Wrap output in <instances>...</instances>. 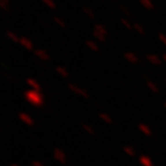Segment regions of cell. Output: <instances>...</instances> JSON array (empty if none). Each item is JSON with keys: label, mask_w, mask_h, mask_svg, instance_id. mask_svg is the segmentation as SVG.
<instances>
[{"label": "cell", "mask_w": 166, "mask_h": 166, "mask_svg": "<svg viewBox=\"0 0 166 166\" xmlns=\"http://www.w3.org/2000/svg\"><path fill=\"white\" fill-rule=\"evenodd\" d=\"M24 98L34 107H42L44 104V96L42 95L41 91L34 90V89L27 90L24 92Z\"/></svg>", "instance_id": "cell-1"}, {"label": "cell", "mask_w": 166, "mask_h": 166, "mask_svg": "<svg viewBox=\"0 0 166 166\" xmlns=\"http://www.w3.org/2000/svg\"><path fill=\"white\" fill-rule=\"evenodd\" d=\"M54 158L59 163H61V164H65L66 163V155H65L63 150H61L58 147L54 148Z\"/></svg>", "instance_id": "cell-2"}, {"label": "cell", "mask_w": 166, "mask_h": 166, "mask_svg": "<svg viewBox=\"0 0 166 166\" xmlns=\"http://www.w3.org/2000/svg\"><path fill=\"white\" fill-rule=\"evenodd\" d=\"M68 88L70 89L71 91H73L74 93H76V94H78V95H81L82 97H84V98H89V94L86 92V91L84 90V89H81V88H79L78 86H76L74 83H71V82H69L68 83Z\"/></svg>", "instance_id": "cell-3"}, {"label": "cell", "mask_w": 166, "mask_h": 166, "mask_svg": "<svg viewBox=\"0 0 166 166\" xmlns=\"http://www.w3.org/2000/svg\"><path fill=\"white\" fill-rule=\"evenodd\" d=\"M18 117H19V119H20L21 121L23 122V123L26 124V125H28V126H33L34 125L33 119H32L31 117H30L29 115L27 114V113H23V112L19 113Z\"/></svg>", "instance_id": "cell-4"}, {"label": "cell", "mask_w": 166, "mask_h": 166, "mask_svg": "<svg viewBox=\"0 0 166 166\" xmlns=\"http://www.w3.org/2000/svg\"><path fill=\"white\" fill-rule=\"evenodd\" d=\"M34 54L37 56L38 58H40L41 60H44V61H47L50 59V56L49 54L46 53V51L43 49H36L34 50Z\"/></svg>", "instance_id": "cell-5"}, {"label": "cell", "mask_w": 166, "mask_h": 166, "mask_svg": "<svg viewBox=\"0 0 166 166\" xmlns=\"http://www.w3.org/2000/svg\"><path fill=\"white\" fill-rule=\"evenodd\" d=\"M139 162L142 166H153V162H152L151 158L145 154H142L139 157Z\"/></svg>", "instance_id": "cell-6"}, {"label": "cell", "mask_w": 166, "mask_h": 166, "mask_svg": "<svg viewBox=\"0 0 166 166\" xmlns=\"http://www.w3.org/2000/svg\"><path fill=\"white\" fill-rule=\"evenodd\" d=\"M19 43H20L24 48H26L27 50L33 49V44H32V42L30 41V39H28L27 37H20Z\"/></svg>", "instance_id": "cell-7"}, {"label": "cell", "mask_w": 166, "mask_h": 166, "mask_svg": "<svg viewBox=\"0 0 166 166\" xmlns=\"http://www.w3.org/2000/svg\"><path fill=\"white\" fill-rule=\"evenodd\" d=\"M138 129L143 133L146 136H151L152 135V130L150 129V127L145 123H139L138 124Z\"/></svg>", "instance_id": "cell-8"}, {"label": "cell", "mask_w": 166, "mask_h": 166, "mask_svg": "<svg viewBox=\"0 0 166 166\" xmlns=\"http://www.w3.org/2000/svg\"><path fill=\"white\" fill-rule=\"evenodd\" d=\"M146 58H147V60L149 61V62H151L153 65H160L161 64V59L159 56L155 55V54H148V55H146Z\"/></svg>", "instance_id": "cell-9"}, {"label": "cell", "mask_w": 166, "mask_h": 166, "mask_svg": "<svg viewBox=\"0 0 166 166\" xmlns=\"http://www.w3.org/2000/svg\"><path fill=\"white\" fill-rule=\"evenodd\" d=\"M124 57L126 58V60L129 61L130 63H137L139 61L136 54L132 53V52H125V53H124Z\"/></svg>", "instance_id": "cell-10"}, {"label": "cell", "mask_w": 166, "mask_h": 166, "mask_svg": "<svg viewBox=\"0 0 166 166\" xmlns=\"http://www.w3.org/2000/svg\"><path fill=\"white\" fill-rule=\"evenodd\" d=\"M26 83H27L29 86H31L32 89H34V90H38V91L41 90V87L40 85H39V83L37 82L35 79H33V78H27V79H26Z\"/></svg>", "instance_id": "cell-11"}, {"label": "cell", "mask_w": 166, "mask_h": 166, "mask_svg": "<svg viewBox=\"0 0 166 166\" xmlns=\"http://www.w3.org/2000/svg\"><path fill=\"white\" fill-rule=\"evenodd\" d=\"M93 30H95V31L99 32V33L103 34V35H105V36H106V34H107V30H106V28L104 27V25H102V24H99V23L95 24L94 27H93Z\"/></svg>", "instance_id": "cell-12"}, {"label": "cell", "mask_w": 166, "mask_h": 166, "mask_svg": "<svg viewBox=\"0 0 166 166\" xmlns=\"http://www.w3.org/2000/svg\"><path fill=\"white\" fill-rule=\"evenodd\" d=\"M146 83H147V86L149 87V89L152 91L153 93H156V94H158L159 93V89L158 87L156 86V84H155L154 82H152L151 80L147 79V81H146Z\"/></svg>", "instance_id": "cell-13"}, {"label": "cell", "mask_w": 166, "mask_h": 166, "mask_svg": "<svg viewBox=\"0 0 166 166\" xmlns=\"http://www.w3.org/2000/svg\"><path fill=\"white\" fill-rule=\"evenodd\" d=\"M123 150L125 151L126 154H128L131 157H134L135 155H136V152H135L134 148H133L132 146H127V145L123 146Z\"/></svg>", "instance_id": "cell-14"}, {"label": "cell", "mask_w": 166, "mask_h": 166, "mask_svg": "<svg viewBox=\"0 0 166 166\" xmlns=\"http://www.w3.org/2000/svg\"><path fill=\"white\" fill-rule=\"evenodd\" d=\"M139 1H140V3L142 4L144 8H146V9H153L154 8V5L151 0H139Z\"/></svg>", "instance_id": "cell-15"}, {"label": "cell", "mask_w": 166, "mask_h": 166, "mask_svg": "<svg viewBox=\"0 0 166 166\" xmlns=\"http://www.w3.org/2000/svg\"><path fill=\"white\" fill-rule=\"evenodd\" d=\"M86 45H87V46H88L89 48H90L91 50H93V51H96V52L99 51V47H98V45L96 44V42H94V41H92V40H87V41H86Z\"/></svg>", "instance_id": "cell-16"}, {"label": "cell", "mask_w": 166, "mask_h": 166, "mask_svg": "<svg viewBox=\"0 0 166 166\" xmlns=\"http://www.w3.org/2000/svg\"><path fill=\"white\" fill-rule=\"evenodd\" d=\"M6 35H7V37H8L9 39H11L13 42H18V43H19V40H20V38H18V37H17V35L14 33V32L7 30V31H6Z\"/></svg>", "instance_id": "cell-17"}, {"label": "cell", "mask_w": 166, "mask_h": 166, "mask_svg": "<svg viewBox=\"0 0 166 166\" xmlns=\"http://www.w3.org/2000/svg\"><path fill=\"white\" fill-rule=\"evenodd\" d=\"M56 72H57L58 74H60L61 76L65 77V78H67L69 76V74H68V72H67V70L64 68V67H62V66H57V67H56Z\"/></svg>", "instance_id": "cell-18"}, {"label": "cell", "mask_w": 166, "mask_h": 166, "mask_svg": "<svg viewBox=\"0 0 166 166\" xmlns=\"http://www.w3.org/2000/svg\"><path fill=\"white\" fill-rule=\"evenodd\" d=\"M99 117L103 120L104 122H106V123H108V124H112L113 123L112 118H111L108 114H106V113H99Z\"/></svg>", "instance_id": "cell-19"}, {"label": "cell", "mask_w": 166, "mask_h": 166, "mask_svg": "<svg viewBox=\"0 0 166 166\" xmlns=\"http://www.w3.org/2000/svg\"><path fill=\"white\" fill-rule=\"evenodd\" d=\"M92 34H93V36H94L98 41H100V42H105V40H106V36L105 35H103V34H101V33H99V32L95 31V30H93Z\"/></svg>", "instance_id": "cell-20"}, {"label": "cell", "mask_w": 166, "mask_h": 166, "mask_svg": "<svg viewBox=\"0 0 166 166\" xmlns=\"http://www.w3.org/2000/svg\"><path fill=\"white\" fill-rule=\"evenodd\" d=\"M0 7L6 12H9V1L8 0H0Z\"/></svg>", "instance_id": "cell-21"}, {"label": "cell", "mask_w": 166, "mask_h": 166, "mask_svg": "<svg viewBox=\"0 0 166 166\" xmlns=\"http://www.w3.org/2000/svg\"><path fill=\"white\" fill-rule=\"evenodd\" d=\"M82 126H83V129L86 131V132H88L90 135H95V131L91 125H89V124H87V123H84Z\"/></svg>", "instance_id": "cell-22"}, {"label": "cell", "mask_w": 166, "mask_h": 166, "mask_svg": "<svg viewBox=\"0 0 166 166\" xmlns=\"http://www.w3.org/2000/svg\"><path fill=\"white\" fill-rule=\"evenodd\" d=\"M42 2L45 4V5H47L49 8H52V9H54V8L56 7L55 2H54L53 0H42Z\"/></svg>", "instance_id": "cell-23"}, {"label": "cell", "mask_w": 166, "mask_h": 166, "mask_svg": "<svg viewBox=\"0 0 166 166\" xmlns=\"http://www.w3.org/2000/svg\"><path fill=\"white\" fill-rule=\"evenodd\" d=\"M83 11H84V13L85 14L87 15V16L89 17V18H91L92 19L93 18V13H92V11H91V9L89 7H87V6H83Z\"/></svg>", "instance_id": "cell-24"}, {"label": "cell", "mask_w": 166, "mask_h": 166, "mask_svg": "<svg viewBox=\"0 0 166 166\" xmlns=\"http://www.w3.org/2000/svg\"><path fill=\"white\" fill-rule=\"evenodd\" d=\"M133 27H134V29L136 30L138 33H140V34H144V29H143V27L140 25V24H138V23H135L134 25H133Z\"/></svg>", "instance_id": "cell-25"}, {"label": "cell", "mask_w": 166, "mask_h": 166, "mask_svg": "<svg viewBox=\"0 0 166 166\" xmlns=\"http://www.w3.org/2000/svg\"><path fill=\"white\" fill-rule=\"evenodd\" d=\"M53 19H54V21H55L56 23L58 24L59 26H61V27H66V25H65V23H64V21H62L61 20V18H59V17H53Z\"/></svg>", "instance_id": "cell-26"}, {"label": "cell", "mask_w": 166, "mask_h": 166, "mask_svg": "<svg viewBox=\"0 0 166 166\" xmlns=\"http://www.w3.org/2000/svg\"><path fill=\"white\" fill-rule=\"evenodd\" d=\"M121 23L123 24V25L125 26L126 28H128V29H131V28H132V26H131L130 22L128 20H126V19H121Z\"/></svg>", "instance_id": "cell-27"}, {"label": "cell", "mask_w": 166, "mask_h": 166, "mask_svg": "<svg viewBox=\"0 0 166 166\" xmlns=\"http://www.w3.org/2000/svg\"><path fill=\"white\" fill-rule=\"evenodd\" d=\"M158 38L160 39V41L166 46V36L163 33H158Z\"/></svg>", "instance_id": "cell-28"}, {"label": "cell", "mask_w": 166, "mask_h": 166, "mask_svg": "<svg viewBox=\"0 0 166 166\" xmlns=\"http://www.w3.org/2000/svg\"><path fill=\"white\" fill-rule=\"evenodd\" d=\"M120 9H121V11L124 13V14H126L127 16H129L130 15V12H129V10L127 9V8L125 7L124 5H120Z\"/></svg>", "instance_id": "cell-29"}, {"label": "cell", "mask_w": 166, "mask_h": 166, "mask_svg": "<svg viewBox=\"0 0 166 166\" xmlns=\"http://www.w3.org/2000/svg\"><path fill=\"white\" fill-rule=\"evenodd\" d=\"M32 165H33V166H45L42 162H40V161H37V160L32 161Z\"/></svg>", "instance_id": "cell-30"}, {"label": "cell", "mask_w": 166, "mask_h": 166, "mask_svg": "<svg viewBox=\"0 0 166 166\" xmlns=\"http://www.w3.org/2000/svg\"><path fill=\"white\" fill-rule=\"evenodd\" d=\"M162 58L164 59V61L166 62V53H163V54H162Z\"/></svg>", "instance_id": "cell-31"}, {"label": "cell", "mask_w": 166, "mask_h": 166, "mask_svg": "<svg viewBox=\"0 0 166 166\" xmlns=\"http://www.w3.org/2000/svg\"><path fill=\"white\" fill-rule=\"evenodd\" d=\"M10 166H19V165L16 164V163H12V164H10Z\"/></svg>", "instance_id": "cell-32"}, {"label": "cell", "mask_w": 166, "mask_h": 166, "mask_svg": "<svg viewBox=\"0 0 166 166\" xmlns=\"http://www.w3.org/2000/svg\"><path fill=\"white\" fill-rule=\"evenodd\" d=\"M164 106H165V108H166V102H165V103H164Z\"/></svg>", "instance_id": "cell-33"}, {"label": "cell", "mask_w": 166, "mask_h": 166, "mask_svg": "<svg viewBox=\"0 0 166 166\" xmlns=\"http://www.w3.org/2000/svg\"><path fill=\"white\" fill-rule=\"evenodd\" d=\"M30 166H33V165H30Z\"/></svg>", "instance_id": "cell-34"}]
</instances>
